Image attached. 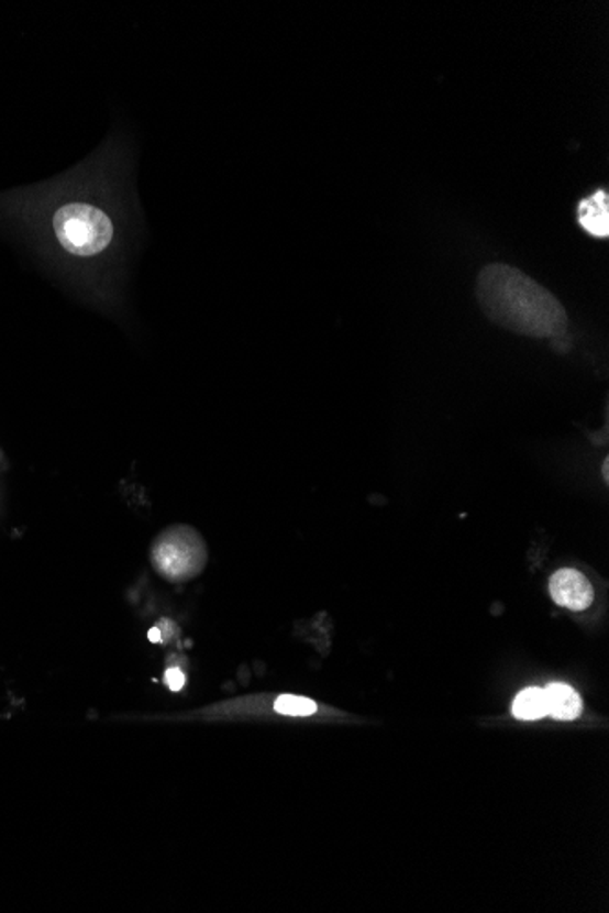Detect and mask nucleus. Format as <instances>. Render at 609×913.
<instances>
[{"mask_svg": "<svg viewBox=\"0 0 609 913\" xmlns=\"http://www.w3.org/2000/svg\"><path fill=\"white\" fill-rule=\"evenodd\" d=\"M481 312L502 329L530 338H558L567 329V314L561 301L509 265H487L476 283Z\"/></svg>", "mask_w": 609, "mask_h": 913, "instance_id": "nucleus-1", "label": "nucleus"}, {"mask_svg": "<svg viewBox=\"0 0 609 913\" xmlns=\"http://www.w3.org/2000/svg\"><path fill=\"white\" fill-rule=\"evenodd\" d=\"M52 227L60 246L79 257L101 254L113 240L112 219L86 202H66L57 208Z\"/></svg>", "mask_w": 609, "mask_h": 913, "instance_id": "nucleus-2", "label": "nucleus"}, {"mask_svg": "<svg viewBox=\"0 0 609 913\" xmlns=\"http://www.w3.org/2000/svg\"><path fill=\"white\" fill-rule=\"evenodd\" d=\"M155 571L168 582L196 579L207 565L203 538L192 527L176 526L155 538L152 548Z\"/></svg>", "mask_w": 609, "mask_h": 913, "instance_id": "nucleus-3", "label": "nucleus"}, {"mask_svg": "<svg viewBox=\"0 0 609 913\" xmlns=\"http://www.w3.org/2000/svg\"><path fill=\"white\" fill-rule=\"evenodd\" d=\"M551 598L569 610H584L591 606L595 591L589 580L575 569H561L550 580Z\"/></svg>", "mask_w": 609, "mask_h": 913, "instance_id": "nucleus-4", "label": "nucleus"}, {"mask_svg": "<svg viewBox=\"0 0 609 913\" xmlns=\"http://www.w3.org/2000/svg\"><path fill=\"white\" fill-rule=\"evenodd\" d=\"M577 221L584 232L599 240H606L609 235L608 191L597 190L583 197L577 205Z\"/></svg>", "mask_w": 609, "mask_h": 913, "instance_id": "nucleus-5", "label": "nucleus"}, {"mask_svg": "<svg viewBox=\"0 0 609 913\" xmlns=\"http://www.w3.org/2000/svg\"><path fill=\"white\" fill-rule=\"evenodd\" d=\"M545 710L556 721H575L583 713L577 691L566 684H551L544 690Z\"/></svg>", "mask_w": 609, "mask_h": 913, "instance_id": "nucleus-6", "label": "nucleus"}, {"mask_svg": "<svg viewBox=\"0 0 609 913\" xmlns=\"http://www.w3.org/2000/svg\"><path fill=\"white\" fill-rule=\"evenodd\" d=\"M513 715L519 721H539L547 715L544 690L528 688L520 691L513 702Z\"/></svg>", "mask_w": 609, "mask_h": 913, "instance_id": "nucleus-7", "label": "nucleus"}, {"mask_svg": "<svg viewBox=\"0 0 609 913\" xmlns=\"http://www.w3.org/2000/svg\"><path fill=\"white\" fill-rule=\"evenodd\" d=\"M274 710L281 713V715H289V717H310V715H314L318 706H315V702L303 698V696L284 695L276 701Z\"/></svg>", "mask_w": 609, "mask_h": 913, "instance_id": "nucleus-8", "label": "nucleus"}, {"mask_svg": "<svg viewBox=\"0 0 609 913\" xmlns=\"http://www.w3.org/2000/svg\"><path fill=\"white\" fill-rule=\"evenodd\" d=\"M165 682L166 685L170 688V691L177 693V691H181L182 688H185V682H187V679H185V673H182V671L179 670V668H170V670H166Z\"/></svg>", "mask_w": 609, "mask_h": 913, "instance_id": "nucleus-9", "label": "nucleus"}, {"mask_svg": "<svg viewBox=\"0 0 609 913\" xmlns=\"http://www.w3.org/2000/svg\"><path fill=\"white\" fill-rule=\"evenodd\" d=\"M148 638H151L152 644H159L160 640H163V635H160L157 627H154V629H151V632H148Z\"/></svg>", "mask_w": 609, "mask_h": 913, "instance_id": "nucleus-10", "label": "nucleus"}, {"mask_svg": "<svg viewBox=\"0 0 609 913\" xmlns=\"http://www.w3.org/2000/svg\"><path fill=\"white\" fill-rule=\"evenodd\" d=\"M605 476L608 479V460L605 462Z\"/></svg>", "mask_w": 609, "mask_h": 913, "instance_id": "nucleus-11", "label": "nucleus"}]
</instances>
